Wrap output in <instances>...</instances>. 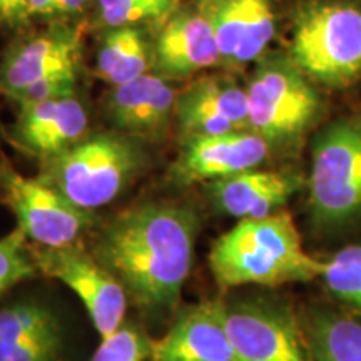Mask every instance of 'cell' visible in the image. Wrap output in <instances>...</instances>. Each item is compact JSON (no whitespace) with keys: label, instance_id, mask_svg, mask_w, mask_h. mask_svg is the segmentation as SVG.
<instances>
[{"label":"cell","instance_id":"25","mask_svg":"<svg viewBox=\"0 0 361 361\" xmlns=\"http://www.w3.org/2000/svg\"><path fill=\"white\" fill-rule=\"evenodd\" d=\"M152 338L141 323L128 322L102 338L92 361H149Z\"/></svg>","mask_w":361,"mask_h":361},{"label":"cell","instance_id":"22","mask_svg":"<svg viewBox=\"0 0 361 361\" xmlns=\"http://www.w3.org/2000/svg\"><path fill=\"white\" fill-rule=\"evenodd\" d=\"M39 276L32 245L19 228L0 238V301L17 290L22 283Z\"/></svg>","mask_w":361,"mask_h":361},{"label":"cell","instance_id":"29","mask_svg":"<svg viewBox=\"0 0 361 361\" xmlns=\"http://www.w3.org/2000/svg\"><path fill=\"white\" fill-rule=\"evenodd\" d=\"M89 2L90 0H56L54 11L61 16H74V13L82 12Z\"/></svg>","mask_w":361,"mask_h":361},{"label":"cell","instance_id":"27","mask_svg":"<svg viewBox=\"0 0 361 361\" xmlns=\"http://www.w3.org/2000/svg\"><path fill=\"white\" fill-rule=\"evenodd\" d=\"M0 19L8 25H19L29 19L27 0H0Z\"/></svg>","mask_w":361,"mask_h":361},{"label":"cell","instance_id":"16","mask_svg":"<svg viewBox=\"0 0 361 361\" xmlns=\"http://www.w3.org/2000/svg\"><path fill=\"white\" fill-rule=\"evenodd\" d=\"M89 116L74 96L20 107L12 141L29 156L45 162L87 135Z\"/></svg>","mask_w":361,"mask_h":361},{"label":"cell","instance_id":"2","mask_svg":"<svg viewBox=\"0 0 361 361\" xmlns=\"http://www.w3.org/2000/svg\"><path fill=\"white\" fill-rule=\"evenodd\" d=\"M207 264L221 291L278 288L322 278L324 261L311 256L288 211L239 219L211 246Z\"/></svg>","mask_w":361,"mask_h":361},{"label":"cell","instance_id":"1","mask_svg":"<svg viewBox=\"0 0 361 361\" xmlns=\"http://www.w3.org/2000/svg\"><path fill=\"white\" fill-rule=\"evenodd\" d=\"M200 229L201 218L192 206L147 201L107 221L90 252L146 318L166 319L179 310Z\"/></svg>","mask_w":361,"mask_h":361},{"label":"cell","instance_id":"5","mask_svg":"<svg viewBox=\"0 0 361 361\" xmlns=\"http://www.w3.org/2000/svg\"><path fill=\"white\" fill-rule=\"evenodd\" d=\"M246 94L250 130L271 146L295 142L319 111L318 94L291 57L261 59Z\"/></svg>","mask_w":361,"mask_h":361},{"label":"cell","instance_id":"12","mask_svg":"<svg viewBox=\"0 0 361 361\" xmlns=\"http://www.w3.org/2000/svg\"><path fill=\"white\" fill-rule=\"evenodd\" d=\"M149 361H239L226 331L223 298L176 311L168 331L152 338Z\"/></svg>","mask_w":361,"mask_h":361},{"label":"cell","instance_id":"21","mask_svg":"<svg viewBox=\"0 0 361 361\" xmlns=\"http://www.w3.org/2000/svg\"><path fill=\"white\" fill-rule=\"evenodd\" d=\"M314 361H361V322L319 311L303 322Z\"/></svg>","mask_w":361,"mask_h":361},{"label":"cell","instance_id":"8","mask_svg":"<svg viewBox=\"0 0 361 361\" xmlns=\"http://www.w3.org/2000/svg\"><path fill=\"white\" fill-rule=\"evenodd\" d=\"M0 197L16 216L17 228L35 246L74 245L96 221L94 213L74 206L37 176L27 178L20 174L2 152Z\"/></svg>","mask_w":361,"mask_h":361},{"label":"cell","instance_id":"6","mask_svg":"<svg viewBox=\"0 0 361 361\" xmlns=\"http://www.w3.org/2000/svg\"><path fill=\"white\" fill-rule=\"evenodd\" d=\"M310 209L322 228L361 218V117L329 126L314 142Z\"/></svg>","mask_w":361,"mask_h":361},{"label":"cell","instance_id":"14","mask_svg":"<svg viewBox=\"0 0 361 361\" xmlns=\"http://www.w3.org/2000/svg\"><path fill=\"white\" fill-rule=\"evenodd\" d=\"M214 29L221 62L239 67L263 56L274 37L271 0H201Z\"/></svg>","mask_w":361,"mask_h":361},{"label":"cell","instance_id":"15","mask_svg":"<svg viewBox=\"0 0 361 361\" xmlns=\"http://www.w3.org/2000/svg\"><path fill=\"white\" fill-rule=\"evenodd\" d=\"M79 29L54 27L11 47L0 64V89L12 97L35 80L56 74H78Z\"/></svg>","mask_w":361,"mask_h":361},{"label":"cell","instance_id":"9","mask_svg":"<svg viewBox=\"0 0 361 361\" xmlns=\"http://www.w3.org/2000/svg\"><path fill=\"white\" fill-rule=\"evenodd\" d=\"M39 274L57 279L78 295L101 338L126 323L129 296L114 274L79 243L59 247L32 245Z\"/></svg>","mask_w":361,"mask_h":361},{"label":"cell","instance_id":"3","mask_svg":"<svg viewBox=\"0 0 361 361\" xmlns=\"http://www.w3.org/2000/svg\"><path fill=\"white\" fill-rule=\"evenodd\" d=\"M149 156L129 134H87L42 162L37 178L80 209L96 213L124 194L147 168Z\"/></svg>","mask_w":361,"mask_h":361},{"label":"cell","instance_id":"23","mask_svg":"<svg viewBox=\"0 0 361 361\" xmlns=\"http://www.w3.org/2000/svg\"><path fill=\"white\" fill-rule=\"evenodd\" d=\"M322 278L333 296L361 310V245L341 247L324 261Z\"/></svg>","mask_w":361,"mask_h":361},{"label":"cell","instance_id":"13","mask_svg":"<svg viewBox=\"0 0 361 361\" xmlns=\"http://www.w3.org/2000/svg\"><path fill=\"white\" fill-rule=\"evenodd\" d=\"M180 142L201 135L250 130L246 89L221 75L194 80L176 99Z\"/></svg>","mask_w":361,"mask_h":361},{"label":"cell","instance_id":"4","mask_svg":"<svg viewBox=\"0 0 361 361\" xmlns=\"http://www.w3.org/2000/svg\"><path fill=\"white\" fill-rule=\"evenodd\" d=\"M291 61L329 87L361 79V11L346 2H314L295 20Z\"/></svg>","mask_w":361,"mask_h":361},{"label":"cell","instance_id":"26","mask_svg":"<svg viewBox=\"0 0 361 361\" xmlns=\"http://www.w3.org/2000/svg\"><path fill=\"white\" fill-rule=\"evenodd\" d=\"M75 80H78V74H74V72H71V74L47 75V78L35 80V82L29 84L17 94H13L12 99L20 107H24L54 101V99L74 96Z\"/></svg>","mask_w":361,"mask_h":361},{"label":"cell","instance_id":"11","mask_svg":"<svg viewBox=\"0 0 361 361\" xmlns=\"http://www.w3.org/2000/svg\"><path fill=\"white\" fill-rule=\"evenodd\" d=\"M271 144L251 130L201 135L180 142V152L168 178L179 188L229 178L258 169L268 159Z\"/></svg>","mask_w":361,"mask_h":361},{"label":"cell","instance_id":"20","mask_svg":"<svg viewBox=\"0 0 361 361\" xmlns=\"http://www.w3.org/2000/svg\"><path fill=\"white\" fill-rule=\"evenodd\" d=\"M147 69L149 47L141 30L126 25L116 27L106 34L97 51L99 78L116 87L147 74Z\"/></svg>","mask_w":361,"mask_h":361},{"label":"cell","instance_id":"10","mask_svg":"<svg viewBox=\"0 0 361 361\" xmlns=\"http://www.w3.org/2000/svg\"><path fill=\"white\" fill-rule=\"evenodd\" d=\"M61 316L32 293L0 301V361H66Z\"/></svg>","mask_w":361,"mask_h":361},{"label":"cell","instance_id":"19","mask_svg":"<svg viewBox=\"0 0 361 361\" xmlns=\"http://www.w3.org/2000/svg\"><path fill=\"white\" fill-rule=\"evenodd\" d=\"M300 188L301 179L295 174L261 169L207 184L216 209L238 219H258L278 213Z\"/></svg>","mask_w":361,"mask_h":361},{"label":"cell","instance_id":"7","mask_svg":"<svg viewBox=\"0 0 361 361\" xmlns=\"http://www.w3.org/2000/svg\"><path fill=\"white\" fill-rule=\"evenodd\" d=\"M239 361H314L305 323L286 301L264 295L223 300Z\"/></svg>","mask_w":361,"mask_h":361},{"label":"cell","instance_id":"17","mask_svg":"<svg viewBox=\"0 0 361 361\" xmlns=\"http://www.w3.org/2000/svg\"><path fill=\"white\" fill-rule=\"evenodd\" d=\"M156 74L184 79L221 62L211 20L201 8L179 12L166 22L154 45Z\"/></svg>","mask_w":361,"mask_h":361},{"label":"cell","instance_id":"18","mask_svg":"<svg viewBox=\"0 0 361 361\" xmlns=\"http://www.w3.org/2000/svg\"><path fill=\"white\" fill-rule=\"evenodd\" d=\"M178 94L159 74H144L128 84L112 87L107 116L116 129L133 137L159 139L176 111Z\"/></svg>","mask_w":361,"mask_h":361},{"label":"cell","instance_id":"24","mask_svg":"<svg viewBox=\"0 0 361 361\" xmlns=\"http://www.w3.org/2000/svg\"><path fill=\"white\" fill-rule=\"evenodd\" d=\"M179 0H97L99 22L109 29L169 17Z\"/></svg>","mask_w":361,"mask_h":361},{"label":"cell","instance_id":"28","mask_svg":"<svg viewBox=\"0 0 361 361\" xmlns=\"http://www.w3.org/2000/svg\"><path fill=\"white\" fill-rule=\"evenodd\" d=\"M56 0H27V13L29 17L56 16Z\"/></svg>","mask_w":361,"mask_h":361}]
</instances>
